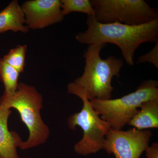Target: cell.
<instances>
[{
    "mask_svg": "<svg viewBox=\"0 0 158 158\" xmlns=\"http://www.w3.org/2000/svg\"><path fill=\"white\" fill-rule=\"evenodd\" d=\"M88 28L76 36L77 41L90 45L94 44H116L120 48L128 65L134 64L135 52L142 44L158 40V19L139 25H128L119 23L102 24L93 16H88Z\"/></svg>",
    "mask_w": 158,
    "mask_h": 158,
    "instance_id": "6da1fadb",
    "label": "cell"
},
{
    "mask_svg": "<svg viewBox=\"0 0 158 158\" xmlns=\"http://www.w3.org/2000/svg\"><path fill=\"white\" fill-rule=\"evenodd\" d=\"M106 44H94L89 45L84 53L85 65L81 76L74 83L83 88L89 101L93 99L108 100L112 99L114 88L112 79L120 76L123 61L114 56L102 59L100 52Z\"/></svg>",
    "mask_w": 158,
    "mask_h": 158,
    "instance_id": "7a4b0ae2",
    "label": "cell"
},
{
    "mask_svg": "<svg viewBox=\"0 0 158 158\" xmlns=\"http://www.w3.org/2000/svg\"><path fill=\"white\" fill-rule=\"evenodd\" d=\"M43 97L34 86L21 82L17 90L11 94H4L0 98V105L9 109L17 110L21 119L28 129L29 138L23 141L22 150L37 147L44 144L49 137V128L43 120L40 110Z\"/></svg>",
    "mask_w": 158,
    "mask_h": 158,
    "instance_id": "3957f363",
    "label": "cell"
},
{
    "mask_svg": "<svg viewBox=\"0 0 158 158\" xmlns=\"http://www.w3.org/2000/svg\"><path fill=\"white\" fill-rule=\"evenodd\" d=\"M67 91L78 97L83 103L81 110L68 118L71 130L74 131L78 126L83 132V138L74 146L75 152L85 156L96 153L103 149L106 136L111 128L110 125L94 109L83 88L72 82L67 85Z\"/></svg>",
    "mask_w": 158,
    "mask_h": 158,
    "instance_id": "277c9868",
    "label": "cell"
},
{
    "mask_svg": "<svg viewBox=\"0 0 158 158\" xmlns=\"http://www.w3.org/2000/svg\"><path fill=\"white\" fill-rule=\"evenodd\" d=\"M158 98V82L144 81L135 91L115 99L90 101L101 118L107 122L113 129L122 130L138 113L143 102Z\"/></svg>",
    "mask_w": 158,
    "mask_h": 158,
    "instance_id": "5b68a950",
    "label": "cell"
},
{
    "mask_svg": "<svg viewBox=\"0 0 158 158\" xmlns=\"http://www.w3.org/2000/svg\"><path fill=\"white\" fill-rule=\"evenodd\" d=\"M94 18L102 24L139 25L158 19L156 9L144 0H90Z\"/></svg>",
    "mask_w": 158,
    "mask_h": 158,
    "instance_id": "8992f818",
    "label": "cell"
},
{
    "mask_svg": "<svg viewBox=\"0 0 158 158\" xmlns=\"http://www.w3.org/2000/svg\"><path fill=\"white\" fill-rule=\"evenodd\" d=\"M151 131L131 128L127 131L110 128L106 136L103 149L116 158H140L149 145Z\"/></svg>",
    "mask_w": 158,
    "mask_h": 158,
    "instance_id": "52a82bcc",
    "label": "cell"
},
{
    "mask_svg": "<svg viewBox=\"0 0 158 158\" xmlns=\"http://www.w3.org/2000/svg\"><path fill=\"white\" fill-rule=\"evenodd\" d=\"M29 30L42 29L61 22L64 18L60 0H31L21 6Z\"/></svg>",
    "mask_w": 158,
    "mask_h": 158,
    "instance_id": "ba28073f",
    "label": "cell"
},
{
    "mask_svg": "<svg viewBox=\"0 0 158 158\" xmlns=\"http://www.w3.org/2000/svg\"><path fill=\"white\" fill-rule=\"evenodd\" d=\"M10 109L0 105V158H19L17 152L23 142L18 133L9 131L8 119Z\"/></svg>",
    "mask_w": 158,
    "mask_h": 158,
    "instance_id": "9c48e42d",
    "label": "cell"
},
{
    "mask_svg": "<svg viewBox=\"0 0 158 158\" xmlns=\"http://www.w3.org/2000/svg\"><path fill=\"white\" fill-rule=\"evenodd\" d=\"M26 24L25 15L17 0H13L0 12V34L12 31L26 34L29 29Z\"/></svg>",
    "mask_w": 158,
    "mask_h": 158,
    "instance_id": "30bf717a",
    "label": "cell"
},
{
    "mask_svg": "<svg viewBox=\"0 0 158 158\" xmlns=\"http://www.w3.org/2000/svg\"><path fill=\"white\" fill-rule=\"evenodd\" d=\"M128 125L140 131L158 128V98L143 102Z\"/></svg>",
    "mask_w": 158,
    "mask_h": 158,
    "instance_id": "8fae6325",
    "label": "cell"
},
{
    "mask_svg": "<svg viewBox=\"0 0 158 158\" xmlns=\"http://www.w3.org/2000/svg\"><path fill=\"white\" fill-rule=\"evenodd\" d=\"M19 73L0 59V80L5 87L4 94H9L17 90Z\"/></svg>",
    "mask_w": 158,
    "mask_h": 158,
    "instance_id": "7c38bea8",
    "label": "cell"
},
{
    "mask_svg": "<svg viewBox=\"0 0 158 158\" xmlns=\"http://www.w3.org/2000/svg\"><path fill=\"white\" fill-rule=\"evenodd\" d=\"M60 2L62 13L64 16L73 12L94 16V10L89 0H60Z\"/></svg>",
    "mask_w": 158,
    "mask_h": 158,
    "instance_id": "4fadbf2b",
    "label": "cell"
},
{
    "mask_svg": "<svg viewBox=\"0 0 158 158\" xmlns=\"http://www.w3.org/2000/svg\"><path fill=\"white\" fill-rule=\"evenodd\" d=\"M27 48L26 45L17 46L9 51L2 59L4 62L16 69L20 73L23 72Z\"/></svg>",
    "mask_w": 158,
    "mask_h": 158,
    "instance_id": "5bb4252c",
    "label": "cell"
},
{
    "mask_svg": "<svg viewBox=\"0 0 158 158\" xmlns=\"http://www.w3.org/2000/svg\"><path fill=\"white\" fill-rule=\"evenodd\" d=\"M153 48L149 52L138 58L137 63L149 62L158 69V40Z\"/></svg>",
    "mask_w": 158,
    "mask_h": 158,
    "instance_id": "9a60e30c",
    "label": "cell"
},
{
    "mask_svg": "<svg viewBox=\"0 0 158 158\" xmlns=\"http://www.w3.org/2000/svg\"><path fill=\"white\" fill-rule=\"evenodd\" d=\"M147 158H158V143L155 142L145 151Z\"/></svg>",
    "mask_w": 158,
    "mask_h": 158,
    "instance_id": "2e32d148",
    "label": "cell"
}]
</instances>
